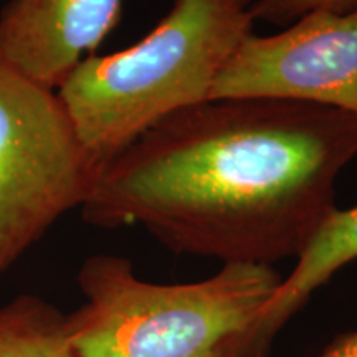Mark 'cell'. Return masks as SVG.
<instances>
[{"label":"cell","mask_w":357,"mask_h":357,"mask_svg":"<svg viewBox=\"0 0 357 357\" xmlns=\"http://www.w3.org/2000/svg\"><path fill=\"white\" fill-rule=\"evenodd\" d=\"M96 176L58 93L0 60V276L82 208Z\"/></svg>","instance_id":"4"},{"label":"cell","mask_w":357,"mask_h":357,"mask_svg":"<svg viewBox=\"0 0 357 357\" xmlns=\"http://www.w3.org/2000/svg\"><path fill=\"white\" fill-rule=\"evenodd\" d=\"M121 12L123 0H8L0 10V60L58 91L96 55Z\"/></svg>","instance_id":"6"},{"label":"cell","mask_w":357,"mask_h":357,"mask_svg":"<svg viewBox=\"0 0 357 357\" xmlns=\"http://www.w3.org/2000/svg\"><path fill=\"white\" fill-rule=\"evenodd\" d=\"M357 260V205L336 208L326 218L310 245L296 258V265L283 276L273 300L263 314L260 341L270 346L275 334L324 287L342 266Z\"/></svg>","instance_id":"7"},{"label":"cell","mask_w":357,"mask_h":357,"mask_svg":"<svg viewBox=\"0 0 357 357\" xmlns=\"http://www.w3.org/2000/svg\"><path fill=\"white\" fill-rule=\"evenodd\" d=\"M252 357H268L265 352ZM318 357H357V329L334 339Z\"/></svg>","instance_id":"10"},{"label":"cell","mask_w":357,"mask_h":357,"mask_svg":"<svg viewBox=\"0 0 357 357\" xmlns=\"http://www.w3.org/2000/svg\"><path fill=\"white\" fill-rule=\"evenodd\" d=\"M316 10L346 13L357 10V0H253L255 22L288 26L303 15Z\"/></svg>","instance_id":"9"},{"label":"cell","mask_w":357,"mask_h":357,"mask_svg":"<svg viewBox=\"0 0 357 357\" xmlns=\"http://www.w3.org/2000/svg\"><path fill=\"white\" fill-rule=\"evenodd\" d=\"M357 116L278 98H213L162 119L98 171L83 220L141 225L181 255L273 266L336 211Z\"/></svg>","instance_id":"1"},{"label":"cell","mask_w":357,"mask_h":357,"mask_svg":"<svg viewBox=\"0 0 357 357\" xmlns=\"http://www.w3.org/2000/svg\"><path fill=\"white\" fill-rule=\"evenodd\" d=\"M0 357H75L66 314L37 294H20L0 307Z\"/></svg>","instance_id":"8"},{"label":"cell","mask_w":357,"mask_h":357,"mask_svg":"<svg viewBox=\"0 0 357 357\" xmlns=\"http://www.w3.org/2000/svg\"><path fill=\"white\" fill-rule=\"evenodd\" d=\"M253 0H172L139 42L93 55L58 89L98 171L169 116L212 98L218 75L253 33Z\"/></svg>","instance_id":"3"},{"label":"cell","mask_w":357,"mask_h":357,"mask_svg":"<svg viewBox=\"0 0 357 357\" xmlns=\"http://www.w3.org/2000/svg\"><path fill=\"white\" fill-rule=\"evenodd\" d=\"M213 98H278L357 116V10H316L280 33H252L218 75Z\"/></svg>","instance_id":"5"},{"label":"cell","mask_w":357,"mask_h":357,"mask_svg":"<svg viewBox=\"0 0 357 357\" xmlns=\"http://www.w3.org/2000/svg\"><path fill=\"white\" fill-rule=\"evenodd\" d=\"M84 303L66 314L75 357H252L281 276L227 263L194 283L139 278L129 258L93 255L78 271Z\"/></svg>","instance_id":"2"}]
</instances>
